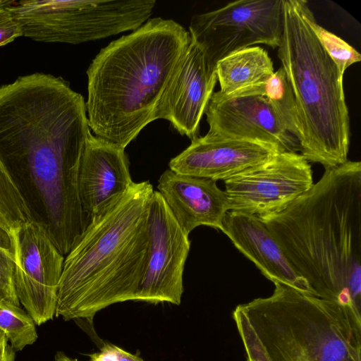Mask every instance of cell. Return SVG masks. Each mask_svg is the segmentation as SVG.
<instances>
[{
	"mask_svg": "<svg viewBox=\"0 0 361 361\" xmlns=\"http://www.w3.org/2000/svg\"><path fill=\"white\" fill-rule=\"evenodd\" d=\"M152 185L133 182L99 214L65 256L55 316L91 322L115 303L136 301L148 257Z\"/></svg>",
	"mask_w": 361,
	"mask_h": 361,
	"instance_id": "obj_3",
	"label": "cell"
},
{
	"mask_svg": "<svg viewBox=\"0 0 361 361\" xmlns=\"http://www.w3.org/2000/svg\"><path fill=\"white\" fill-rule=\"evenodd\" d=\"M155 5L154 0H25L8 8L23 36L78 44L137 30L149 20Z\"/></svg>",
	"mask_w": 361,
	"mask_h": 361,
	"instance_id": "obj_6",
	"label": "cell"
},
{
	"mask_svg": "<svg viewBox=\"0 0 361 361\" xmlns=\"http://www.w3.org/2000/svg\"><path fill=\"white\" fill-rule=\"evenodd\" d=\"M305 0H283L277 55L294 97L300 154L325 169L348 160L350 117L343 76L312 30Z\"/></svg>",
	"mask_w": 361,
	"mask_h": 361,
	"instance_id": "obj_4",
	"label": "cell"
},
{
	"mask_svg": "<svg viewBox=\"0 0 361 361\" xmlns=\"http://www.w3.org/2000/svg\"><path fill=\"white\" fill-rule=\"evenodd\" d=\"M15 360V351L10 345H7L5 357L0 361H14Z\"/></svg>",
	"mask_w": 361,
	"mask_h": 361,
	"instance_id": "obj_28",
	"label": "cell"
},
{
	"mask_svg": "<svg viewBox=\"0 0 361 361\" xmlns=\"http://www.w3.org/2000/svg\"><path fill=\"white\" fill-rule=\"evenodd\" d=\"M17 231L0 223V305L20 307L14 283Z\"/></svg>",
	"mask_w": 361,
	"mask_h": 361,
	"instance_id": "obj_18",
	"label": "cell"
},
{
	"mask_svg": "<svg viewBox=\"0 0 361 361\" xmlns=\"http://www.w3.org/2000/svg\"><path fill=\"white\" fill-rule=\"evenodd\" d=\"M64 258L37 223L31 221L18 230L15 289L37 325L55 316Z\"/></svg>",
	"mask_w": 361,
	"mask_h": 361,
	"instance_id": "obj_11",
	"label": "cell"
},
{
	"mask_svg": "<svg viewBox=\"0 0 361 361\" xmlns=\"http://www.w3.org/2000/svg\"><path fill=\"white\" fill-rule=\"evenodd\" d=\"M259 219L314 295L361 321V162L325 169L305 193Z\"/></svg>",
	"mask_w": 361,
	"mask_h": 361,
	"instance_id": "obj_1",
	"label": "cell"
},
{
	"mask_svg": "<svg viewBox=\"0 0 361 361\" xmlns=\"http://www.w3.org/2000/svg\"><path fill=\"white\" fill-rule=\"evenodd\" d=\"M191 37L160 17L101 49L87 75L88 123L95 135L123 149L156 113Z\"/></svg>",
	"mask_w": 361,
	"mask_h": 361,
	"instance_id": "obj_2",
	"label": "cell"
},
{
	"mask_svg": "<svg viewBox=\"0 0 361 361\" xmlns=\"http://www.w3.org/2000/svg\"><path fill=\"white\" fill-rule=\"evenodd\" d=\"M224 184L230 211L260 218L283 209L314 183L309 161L298 152H281Z\"/></svg>",
	"mask_w": 361,
	"mask_h": 361,
	"instance_id": "obj_8",
	"label": "cell"
},
{
	"mask_svg": "<svg viewBox=\"0 0 361 361\" xmlns=\"http://www.w3.org/2000/svg\"><path fill=\"white\" fill-rule=\"evenodd\" d=\"M216 82V69L191 39L160 100L156 120L169 121L191 140L198 137L200 123Z\"/></svg>",
	"mask_w": 361,
	"mask_h": 361,
	"instance_id": "obj_12",
	"label": "cell"
},
{
	"mask_svg": "<svg viewBox=\"0 0 361 361\" xmlns=\"http://www.w3.org/2000/svg\"><path fill=\"white\" fill-rule=\"evenodd\" d=\"M133 183L125 149L90 134L82 153L78 177L81 205L90 219Z\"/></svg>",
	"mask_w": 361,
	"mask_h": 361,
	"instance_id": "obj_14",
	"label": "cell"
},
{
	"mask_svg": "<svg viewBox=\"0 0 361 361\" xmlns=\"http://www.w3.org/2000/svg\"><path fill=\"white\" fill-rule=\"evenodd\" d=\"M281 152L276 145L207 133L192 140L169 166L182 175L224 181Z\"/></svg>",
	"mask_w": 361,
	"mask_h": 361,
	"instance_id": "obj_13",
	"label": "cell"
},
{
	"mask_svg": "<svg viewBox=\"0 0 361 361\" xmlns=\"http://www.w3.org/2000/svg\"><path fill=\"white\" fill-rule=\"evenodd\" d=\"M232 317L244 346L247 360L270 361L241 304L234 309Z\"/></svg>",
	"mask_w": 361,
	"mask_h": 361,
	"instance_id": "obj_23",
	"label": "cell"
},
{
	"mask_svg": "<svg viewBox=\"0 0 361 361\" xmlns=\"http://www.w3.org/2000/svg\"><path fill=\"white\" fill-rule=\"evenodd\" d=\"M259 87L281 114L288 132L298 139L299 130L295 102L283 68L280 67L274 71L269 79L259 84Z\"/></svg>",
	"mask_w": 361,
	"mask_h": 361,
	"instance_id": "obj_19",
	"label": "cell"
},
{
	"mask_svg": "<svg viewBox=\"0 0 361 361\" xmlns=\"http://www.w3.org/2000/svg\"><path fill=\"white\" fill-rule=\"evenodd\" d=\"M309 21L319 42L334 61L342 76L348 67L360 61V54L341 37L320 25L312 11L310 13Z\"/></svg>",
	"mask_w": 361,
	"mask_h": 361,
	"instance_id": "obj_22",
	"label": "cell"
},
{
	"mask_svg": "<svg viewBox=\"0 0 361 361\" xmlns=\"http://www.w3.org/2000/svg\"><path fill=\"white\" fill-rule=\"evenodd\" d=\"M190 35L216 69L219 61L235 51L265 44L280 45L283 0H239L193 16Z\"/></svg>",
	"mask_w": 361,
	"mask_h": 361,
	"instance_id": "obj_7",
	"label": "cell"
},
{
	"mask_svg": "<svg viewBox=\"0 0 361 361\" xmlns=\"http://www.w3.org/2000/svg\"><path fill=\"white\" fill-rule=\"evenodd\" d=\"M241 305L270 361H361V321L335 302L275 283Z\"/></svg>",
	"mask_w": 361,
	"mask_h": 361,
	"instance_id": "obj_5",
	"label": "cell"
},
{
	"mask_svg": "<svg viewBox=\"0 0 361 361\" xmlns=\"http://www.w3.org/2000/svg\"><path fill=\"white\" fill-rule=\"evenodd\" d=\"M217 80L223 94H231L264 82L274 73L268 52L259 46L235 51L216 65Z\"/></svg>",
	"mask_w": 361,
	"mask_h": 361,
	"instance_id": "obj_17",
	"label": "cell"
},
{
	"mask_svg": "<svg viewBox=\"0 0 361 361\" xmlns=\"http://www.w3.org/2000/svg\"><path fill=\"white\" fill-rule=\"evenodd\" d=\"M35 322L20 307L0 305V329L11 342L14 351L22 350L37 338Z\"/></svg>",
	"mask_w": 361,
	"mask_h": 361,
	"instance_id": "obj_20",
	"label": "cell"
},
{
	"mask_svg": "<svg viewBox=\"0 0 361 361\" xmlns=\"http://www.w3.org/2000/svg\"><path fill=\"white\" fill-rule=\"evenodd\" d=\"M32 221L20 192L0 163V223L14 230Z\"/></svg>",
	"mask_w": 361,
	"mask_h": 361,
	"instance_id": "obj_21",
	"label": "cell"
},
{
	"mask_svg": "<svg viewBox=\"0 0 361 361\" xmlns=\"http://www.w3.org/2000/svg\"><path fill=\"white\" fill-rule=\"evenodd\" d=\"M157 189L188 235L200 226L221 230L224 216L230 209L225 191L217 186L216 181L182 175L169 169L161 175Z\"/></svg>",
	"mask_w": 361,
	"mask_h": 361,
	"instance_id": "obj_15",
	"label": "cell"
},
{
	"mask_svg": "<svg viewBox=\"0 0 361 361\" xmlns=\"http://www.w3.org/2000/svg\"><path fill=\"white\" fill-rule=\"evenodd\" d=\"M20 36H23L22 30L13 14L8 6L0 8V47Z\"/></svg>",
	"mask_w": 361,
	"mask_h": 361,
	"instance_id": "obj_24",
	"label": "cell"
},
{
	"mask_svg": "<svg viewBox=\"0 0 361 361\" xmlns=\"http://www.w3.org/2000/svg\"><path fill=\"white\" fill-rule=\"evenodd\" d=\"M221 231L274 283L285 284L314 295L307 282L295 271L278 241L259 217L228 211Z\"/></svg>",
	"mask_w": 361,
	"mask_h": 361,
	"instance_id": "obj_16",
	"label": "cell"
},
{
	"mask_svg": "<svg viewBox=\"0 0 361 361\" xmlns=\"http://www.w3.org/2000/svg\"><path fill=\"white\" fill-rule=\"evenodd\" d=\"M204 114L209 133L273 144L284 152L300 151L298 139L259 84L228 95L214 92Z\"/></svg>",
	"mask_w": 361,
	"mask_h": 361,
	"instance_id": "obj_10",
	"label": "cell"
},
{
	"mask_svg": "<svg viewBox=\"0 0 361 361\" xmlns=\"http://www.w3.org/2000/svg\"><path fill=\"white\" fill-rule=\"evenodd\" d=\"M56 361H78L77 360L71 358L62 352H58L55 356Z\"/></svg>",
	"mask_w": 361,
	"mask_h": 361,
	"instance_id": "obj_29",
	"label": "cell"
},
{
	"mask_svg": "<svg viewBox=\"0 0 361 361\" xmlns=\"http://www.w3.org/2000/svg\"><path fill=\"white\" fill-rule=\"evenodd\" d=\"M113 348L118 361H143L140 357L131 354L115 345H113Z\"/></svg>",
	"mask_w": 361,
	"mask_h": 361,
	"instance_id": "obj_26",
	"label": "cell"
},
{
	"mask_svg": "<svg viewBox=\"0 0 361 361\" xmlns=\"http://www.w3.org/2000/svg\"><path fill=\"white\" fill-rule=\"evenodd\" d=\"M90 361H118L113 344H105L98 353L90 355Z\"/></svg>",
	"mask_w": 361,
	"mask_h": 361,
	"instance_id": "obj_25",
	"label": "cell"
},
{
	"mask_svg": "<svg viewBox=\"0 0 361 361\" xmlns=\"http://www.w3.org/2000/svg\"><path fill=\"white\" fill-rule=\"evenodd\" d=\"M7 338L4 332L0 329V360H3L5 357L7 344Z\"/></svg>",
	"mask_w": 361,
	"mask_h": 361,
	"instance_id": "obj_27",
	"label": "cell"
},
{
	"mask_svg": "<svg viewBox=\"0 0 361 361\" xmlns=\"http://www.w3.org/2000/svg\"><path fill=\"white\" fill-rule=\"evenodd\" d=\"M148 231L147 267L136 301L180 305L190 240L157 190L149 202Z\"/></svg>",
	"mask_w": 361,
	"mask_h": 361,
	"instance_id": "obj_9",
	"label": "cell"
},
{
	"mask_svg": "<svg viewBox=\"0 0 361 361\" xmlns=\"http://www.w3.org/2000/svg\"><path fill=\"white\" fill-rule=\"evenodd\" d=\"M14 1L11 0H0V8L8 6L11 5Z\"/></svg>",
	"mask_w": 361,
	"mask_h": 361,
	"instance_id": "obj_30",
	"label": "cell"
}]
</instances>
